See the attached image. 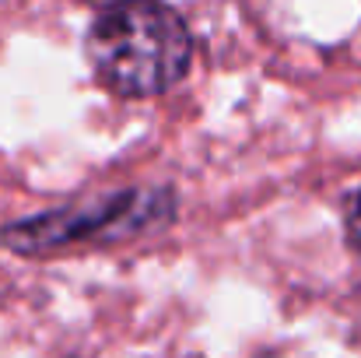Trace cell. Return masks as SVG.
<instances>
[{
	"mask_svg": "<svg viewBox=\"0 0 361 358\" xmlns=\"http://www.w3.org/2000/svg\"><path fill=\"white\" fill-rule=\"evenodd\" d=\"M85 53L113 95L154 99L186 78L193 35L165 0H113L92 18Z\"/></svg>",
	"mask_w": 361,
	"mask_h": 358,
	"instance_id": "cell-1",
	"label": "cell"
},
{
	"mask_svg": "<svg viewBox=\"0 0 361 358\" xmlns=\"http://www.w3.org/2000/svg\"><path fill=\"white\" fill-rule=\"evenodd\" d=\"M176 215V197L169 190H120L102 201H88L78 208H60L46 215H32L0 229V242L14 253L35 256L49 249H63L74 242H116L133 239L154 225H165Z\"/></svg>",
	"mask_w": 361,
	"mask_h": 358,
	"instance_id": "cell-2",
	"label": "cell"
},
{
	"mask_svg": "<svg viewBox=\"0 0 361 358\" xmlns=\"http://www.w3.org/2000/svg\"><path fill=\"white\" fill-rule=\"evenodd\" d=\"M344 229H348V242H351V249L361 256V190L351 197V204H348V218H344Z\"/></svg>",
	"mask_w": 361,
	"mask_h": 358,
	"instance_id": "cell-3",
	"label": "cell"
}]
</instances>
